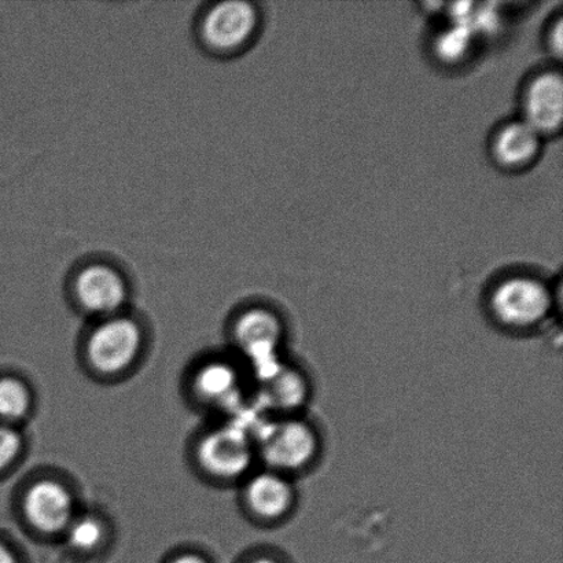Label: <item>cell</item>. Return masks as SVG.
Masks as SVG:
<instances>
[{
	"instance_id": "obj_7",
	"label": "cell",
	"mask_w": 563,
	"mask_h": 563,
	"mask_svg": "<svg viewBox=\"0 0 563 563\" xmlns=\"http://www.w3.org/2000/svg\"><path fill=\"white\" fill-rule=\"evenodd\" d=\"M74 289L82 309L103 318L118 314L129 297L123 275L104 263L82 267L76 275Z\"/></svg>"
},
{
	"instance_id": "obj_5",
	"label": "cell",
	"mask_w": 563,
	"mask_h": 563,
	"mask_svg": "<svg viewBox=\"0 0 563 563\" xmlns=\"http://www.w3.org/2000/svg\"><path fill=\"white\" fill-rule=\"evenodd\" d=\"M284 323L277 313L266 308H251L236 320L234 335L241 351L256 367L258 377L280 363Z\"/></svg>"
},
{
	"instance_id": "obj_18",
	"label": "cell",
	"mask_w": 563,
	"mask_h": 563,
	"mask_svg": "<svg viewBox=\"0 0 563 563\" xmlns=\"http://www.w3.org/2000/svg\"><path fill=\"white\" fill-rule=\"evenodd\" d=\"M549 44L553 48L555 57H561L562 54V20L556 21L554 32L550 35Z\"/></svg>"
},
{
	"instance_id": "obj_3",
	"label": "cell",
	"mask_w": 563,
	"mask_h": 563,
	"mask_svg": "<svg viewBox=\"0 0 563 563\" xmlns=\"http://www.w3.org/2000/svg\"><path fill=\"white\" fill-rule=\"evenodd\" d=\"M258 26L255 5L241 0L214 3L203 13L200 36L213 53L231 54L251 43Z\"/></svg>"
},
{
	"instance_id": "obj_14",
	"label": "cell",
	"mask_w": 563,
	"mask_h": 563,
	"mask_svg": "<svg viewBox=\"0 0 563 563\" xmlns=\"http://www.w3.org/2000/svg\"><path fill=\"white\" fill-rule=\"evenodd\" d=\"M31 407V395L20 379L0 378V422L19 421Z\"/></svg>"
},
{
	"instance_id": "obj_21",
	"label": "cell",
	"mask_w": 563,
	"mask_h": 563,
	"mask_svg": "<svg viewBox=\"0 0 563 563\" xmlns=\"http://www.w3.org/2000/svg\"><path fill=\"white\" fill-rule=\"evenodd\" d=\"M250 563H282L278 560L272 559V556H258V559L251 561Z\"/></svg>"
},
{
	"instance_id": "obj_10",
	"label": "cell",
	"mask_w": 563,
	"mask_h": 563,
	"mask_svg": "<svg viewBox=\"0 0 563 563\" xmlns=\"http://www.w3.org/2000/svg\"><path fill=\"white\" fill-rule=\"evenodd\" d=\"M245 496L251 510L264 520L284 518L289 515L296 501V490L289 476L269 468L250 479Z\"/></svg>"
},
{
	"instance_id": "obj_16",
	"label": "cell",
	"mask_w": 563,
	"mask_h": 563,
	"mask_svg": "<svg viewBox=\"0 0 563 563\" xmlns=\"http://www.w3.org/2000/svg\"><path fill=\"white\" fill-rule=\"evenodd\" d=\"M460 24V22H457ZM473 32L467 25L452 26L438 41V53L446 60L461 59L471 48Z\"/></svg>"
},
{
	"instance_id": "obj_20",
	"label": "cell",
	"mask_w": 563,
	"mask_h": 563,
	"mask_svg": "<svg viewBox=\"0 0 563 563\" xmlns=\"http://www.w3.org/2000/svg\"><path fill=\"white\" fill-rule=\"evenodd\" d=\"M173 563H207V561L195 554H186L179 556Z\"/></svg>"
},
{
	"instance_id": "obj_12",
	"label": "cell",
	"mask_w": 563,
	"mask_h": 563,
	"mask_svg": "<svg viewBox=\"0 0 563 563\" xmlns=\"http://www.w3.org/2000/svg\"><path fill=\"white\" fill-rule=\"evenodd\" d=\"M542 135L527 121H515L498 132L494 142L496 159L505 167H526L537 158Z\"/></svg>"
},
{
	"instance_id": "obj_15",
	"label": "cell",
	"mask_w": 563,
	"mask_h": 563,
	"mask_svg": "<svg viewBox=\"0 0 563 563\" xmlns=\"http://www.w3.org/2000/svg\"><path fill=\"white\" fill-rule=\"evenodd\" d=\"M66 532H68L71 548L80 551L97 549L104 533L102 523L91 516L80 517L77 520L74 518Z\"/></svg>"
},
{
	"instance_id": "obj_1",
	"label": "cell",
	"mask_w": 563,
	"mask_h": 563,
	"mask_svg": "<svg viewBox=\"0 0 563 563\" xmlns=\"http://www.w3.org/2000/svg\"><path fill=\"white\" fill-rule=\"evenodd\" d=\"M255 444L269 471L286 476L311 465L320 449L317 430L297 417L266 424L258 430Z\"/></svg>"
},
{
	"instance_id": "obj_11",
	"label": "cell",
	"mask_w": 563,
	"mask_h": 563,
	"mask_svg": "<svg viewBox=\"0 0 563 563\" xmlns=\"http://www.w3.org/2000/svg\"><path fill=\"white\" fill-rule=\"evenodd\" d=\"M263 399L266 406L284 413L301 410L309 397L306 375L279 363L272 372L261 377Z\"/></svg>"
},
{
	"instance_id": "obj_19",
	"label": "cell",
	"mask_w": 563,
	"mask_h": 563,
	"mask_svg": "<svg viewBox=\"0 0 563 563\" xmlns=\"http://www.w3.org/2000/svg\"><path fill=\"white\" fill-rule=\"evenodd\" d=\"M0 563H19L8 545L0 543Z\"/></svg>"
},
{
	"instance_id": "obj_6",
	"label": "cell",
	"mask_w": 563,
	"mask_h": 563,
	"mask_svg": "<svg viewBox=\"0 0 563 563\" xmlns=\"http://www.w3.org/2000/svg\"><path fill=\"white\" fill-rule=\"evenodd\" d=\"M256 444L247 429L230 424L213 430L198 446L201 466L213 476L236 478L250 471Z\"/></svg>"
},
{
	"instance_id": "obj_17",
	"label": "cell",
	"mask_w": 563,
	"mask_h": 563,
	"mask_svg": "<svg viewBox=\"0 0 563 563\" xmlns=\"http://www.w3.org/2000/svg\"><path fill=\"white\" fill-rule=\"evenodd\" d=\"M22 449L19 432L8 423L0 422V473L13 465Z\"/></svg>"
},
{
	"instance_id": "obj_13",
	"label": "cell",
	"mask_w": 563,
	"mask_h": 563,
	"mask_svg": "<svg viewBox=\"0 0 563 563\" xmlns=\"http://www.w3.org/2000/svg\"><path fill=\"white\" fill-rule=\"evenodd\" d=\"M196 389L203 400L213 405H233L240 396L239 374L228 363H209L198 372Z\"/></svg>"
},
{
	"instance_id": "obj_8",
	"label": "cell",
	"mask_w": 563,
	"mask_h": 563,
	"mask_svg": "<svg viewBox=\"0 0 563 563\" xmlns=\"http://www.w3.org/2000/svg\"><path fill=\"white\" fill-rule=\"evenodd\" d=\"M74 506L69 490L52 479L33 484L24 499L26 520L44 533L68 529L74 521Z\"/></svg>"
},
{
	"instance_id": "obj_4",
	"label": "cell",
	"mask_w": 563,
	"mask_h": 563,
	"mask_svg": "<svg viewBox=\"0 0 563 563\" xmlns=\"http://www.w3.org/2000/svg\"><path fill=\"white\" fill-rule=\"evenodd\" d=\"M142 347V333L131 318H104L93 329L88 340V358L92 367L102 374H118L134 363Z\"/></svg>"
},
{
	"instance_id": "obj_2",
	"label": "cell",
	"mask_w": 563,
	"mask_h": 563,
	"mask_svg": "<svg viewBox=\"0 0 563 563\" xmlns=\"http://www.w3.org/2000/svg\"><path fill=\"white\" fill-rule=\"evenodd\" d=\"M553 292L544 282L512 277L501 282L490 296V312L511 330H531L542 324L553 311Z\"/></svg>"
},
{
	"instance_id": "obj_9",
	"label": "cell",
	"mask_w": 563,
	"mask_h": 563,
	"mask_svg": "<svg viewBox=\"0 0 563 563\" xmlns=\"http://www.w3.org/2000/svg\"><path fill=\"white\" fill-rule=\"evenodd\" d=\"M523 113L540 135L555 134L563 118V81L560 71H545L534 77L523 97Z\"/></svg>"
}]
</instances>
